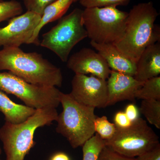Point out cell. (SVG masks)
<instances>
[{
	"label": "cell",
	"mask_w": 160,
	"mask_h": 160,
	"mask_svg": "<svg viewBox=\"0 0 160 160\" xmlns=\"http://www.w3.org/2000/svg\"><path fill=\"white\" fill-rule=\"evenodd\" d=\"M158 15L151 2L138 3L128 12L124 35L114 45L135 63L148 46L160 42L154 24Z\"/></svg>",
	"instance_id": "2"
},
{
	"label": "cell",
	"mask_w": 160,
	"mask_h": 160,
	"mask_svg": "<svg viewBox=\"0 0 160 160\" xmlns=\"http://www.w3.org/2000/svg\"><path fill=\"white\" fill-rule=\"evenodd\" d=\"M23 8L16 0L0 2V23L22 14Z\"/></svg>",
	"instance_id": "21"
},
{
	"label": "cell",
	"mask_w": 160,
	"mask_h": 160,
	"mask_svg": "<svg viewBox=\"0 0 160 160\" xmlns=\"http://www.w3.org/2000/svg\"><path fill=\"white\" fill-rule=\"evenodd\" d=\"M42 16L32 12L10 19L7 26L0 28V47H19L29 44Z\"/></svg>",
	"instance_id": "10"
},
{
	"label": "cell",
	"mask_w": 160,
	"mask_h": 160,
	"mask_svg": "<svg viewBox=\"0 0 160 160\" xmlns=\"http://www.w3.org/2000/svg\"><path fill=\"white\" fill-rule=\"evenodd\" d=\"M107 79V106L126 100L134 102L136 92L144 82L138 81L132 76L112 70Z\"/></svg>",
	"instance_id": "12"
},
{
	"label": "cell",
	"mask_w": 160,
	"mask_h": 160,
	"mask_svg": "<svg viewBox=\"0 0 160 160\" xmlns=\"http://www.w3.org/2000/svg\"><path fill=\"white\" fill-rule=\"evenodd\" d=\"M106 146L105 140L98 134L92 136L82 146V160H98L99 156Z\"/></svg>",
	"instance_id": "19"
},
{
	"label": "cell",
	"mask_w": 160,
	"mask_h": 160,
	"mask_svg": "<svg viewBox=\"0 0 160 160\" xmlns=\"http://www.w3.org/2000/svg\"><path fill=\"white\" fill-rule=\"evenodd\" d=\"M78 0H56L46 7L43 12L38 25L35 29L29 44L39 45L38 39L40 31L48 23L59 19L67 11L72 3Z\"/></svg>",
	"instance_id": "15"
},
{
	"label": "cell",
	"mask_w": 160,
	"mask_h": 160,
	"mask_svg": "<svg viewBox=\"0 0 160 160\" xmlns=\"http://www.w3.org/2000/svg\"><path fill=\"white\" fill-rule=\"evenodd\" d=\"M106 146L120 155L135 158L160 144L158 136L142 118L132 122L124 129L117 127L113 137L105 141Z\"/></svg>",
	"instance_id": "7"
},
{
	"label": "cell",
	"mask_w": 160,
	"mask_h": 160,
	"mask_svg": "<svg viewBox=\"0 0 160 160\" xmlns=\"http://www.w3.org/2000/svg\"><path fill=\"white\" fill-rule=\"evenodd\" d=\"M114 124L116 127L120 129H124L131 126L132 122L129 120L124 111L118 112L113 118Z\"/></svg>",
	"instance_id": "25"
},
{
	"label": "cell",
	"mask_w": 160,
	"mask_h": 160,
	"mask_svg": "<svg viewBox=\"0 0 160 160\" xmlns=\"http://www.w3.org/2000/svg\"><path fill=\"white\" fill-rule=\"evenodd\" d=\"M83 10L76 8L61 18L56 26L42 35L40 46L54 52L63 62H67L73 47L88 37L82 19Z\"/></svg>",
	"instance_id": "6"
},
{
	"label": "cell",
	"mask_w": 160,
	"mask_h": 160,
	"mask_svg": "<svg viewBox=\"0 0 160 160\" xmlns=\"http://www.w3.org/2000/svg\"><path fill=\"white\" fill-rule=\"evenodd\" d=\"M0 160H1V158H0Z\"/></svg>",
	"instance_id": "31"
},
{
	"label": "cell",
	"mask_w": 160,
	"mask_h": 160,
	"mask_svg": "<svg viewBox=\"0 0 160 160\" xmlns=\"http://www.w3.org/2000/svg\"><path fill=\"white\" fill-rule=\"evenodd\" d=\"M2 1H3V0H0V2H2Z\"/></svg>",
	"instance_id": "30"
},
{
	"label": "cell",
	"mask_w": 160,
	"mask_h": 160,
	"mask_svg": "<svg viewBox=\"0 0 160 160\" xmlns=\"http://www.w3.org/2000/svg\"><path fill=\"white\" fill-rule=\"evenodd\" d=\"M0 70H7L27 82L37 86L61 87L63 76L59 68L41 54L25 52L19 47L0 50Z\"/></svg>",
	"instance_id": "1"
},
{
	"label": "cell",
	"mask_w": 160,
	"mask_h": 160,
	"mask_svg": "<svg viewBox=\"0 0 160 160\" xmlns=\"http://www.w3.org/2000/svg\"><path fill=\"white\" fill-rule=\"evenodd\" d=\"M139 112L134 103H131L126 106L124 112L129 120L133 122L139 118Z\"/></svg>",
	"instance_id": "27"
},
{
	"label": "cell",
	"mask_w": 160,
	"mask_h": 160,
	"mask_svg": "<svg viewBox=\"0 0 160 160\" xmlns=\"http://www.w3.org/2000/svg\"><path fill=\"white\" fill-rule=\"evenodd\" d=\"M67 62V67L75 74H90L106 80L111 72L102 56L89 48H83L72 55Z\"/></svg>",
	"instance_id": "11"
},
{
	"label": "cell",
	"mask_w": 160,
	"mask_h": 160,
	"mask_svg": "<svg viewBox=\"0 0 160 160\" xmlns=\"http://www.w3.org/2000/svg\"><path fill=\"white\" fill-rule=\"evenodd\" d=\"M98 160H134V158L123 156L105 146L101 151Z\"/></svg>",
	"instance_id": "24"
},
{
	"label": "cell",
	"mask_w": 160,
	"mask_h": 160,
	"mask_svg": "<svg viewBox=\"0 0 160 160\" xmlns=\"http://www.w3.org/2000/svg\"><path fill=\"white\" fill-rule=\"evenodd\" d=\"M136 99L160 100V77L145 81L135 94Z\"/></svg>",
	"instance_id": "17"
},
{
	"label": "cell",
	"mask_w": 160,
	"mask_h": 160,
	"mask_svg": "<svg viewBox=\"0 0 160 160\" xmlns=\"http://www.w3.org/2000/svg\"><path fill=\"white\" fill-rule=\"evenodd\" d=\"M128 12L117 6L85 8L82 22L91 42L98 44H115L122 38Z\"/></svg>",
	"instance_id": "5"
},
{
	"label": "cell",
	"mask_w": 160,
	"mask_h": 160,
	"mask_svg": "<svg viewBox=\"0 0 160 160\" xmlns=\"http://www.w3.org/2000/svg\"><path fill=\"white\" fill-rule=\"evenodd\" d=\"M85 8L104 7L111 6H126L130 0H78Z\"/></svg>",
	"instance_id": "22"
},
{
	"label": "cell",
	"mask_w": 160,
	"mask_h": 160,
	"mask_svg": "<svg viewBox=\"0 0 160 160\" xmlns=\"http://www.w3.org/2000/svg\"><path fill=\"white\" fill-rule=\"evenodd\" d=\"M56 0H23L27 11L32 12L42 16L47 6Z\"/></svg>",
	"instance_id": "23"
},
{
	"label": "cell",
	"mask_w": 160,
	"mask_h": 160,
	"mask_svg": "<svg viewBox=\"0 0 160 160\" xmlns=\"http://www.w3.org/2000/svg\"><path fill=\"white\" fill-rule=\"evenodd\" d=\"M69 94L76 101L95 108L107 106V81L94 76L75 74L72 80Z\"/></svg>",
	"instance_id": "9"
},
{
	"label": "cell",
	"mask_w": 160,
	"mask_h": 160,
	"mask_svg": "<svg viewBox=\"0 0 160 160\" xmlns=\"http://www.w3.org/2000/svg\"><path fill=\"white\" fill-rule=\"evenodd\" d=\"M0 90L15 96L26 106L35 109H56L62 92L56 87L30 84L9 72H0Z\"/></svg>",
	"instance_id": "8"
},
{
	"label": "cell",
	"mask_w": 160,
	"mask_h": 160,
	"mask_svg": "<svg viewBox=\"0 0 160 160\" xmlns=\"http://www.w3.org/2000/svg\"><path fill=\"white\" fill-rule=\"evenodd\" d=\"M49 160H71L70 157L66 153L62 152H58L54 153Z\"/></svg>",
	"instance_id": "28"
},
{
	"label": "cell",
	"mask_w": 160,
	"mask_h": 160,
	"mask_svg": "<svg viewBox=\"0 0 160 160\" xmlns=\"http://www.w3.org/2000/svg\"><path fill=\"white\" fill-rule=\"evenodd\" d=\"M134 160H160V144L153 149L134 158Z\"/></svg>",
	"instance_id": "26"
},
{
	"label": "cell",
	"mask_w": 160,
	"mask_h": 160,
	"mask_svg": "<svg viewBox=\"0 0 160 160\" xmlns=\"http://www.w3.org/2000/svg\"><path fill=\"white\" fill-rule=\"evenodd\" d=\"M2 149H1V147H0V155H1V154H2Z\"/></svg>",
	"instance_id": "29"
},
{
	"label": "cell",
	"mask_w": 160,
	"mask_h": 160,
	"mask_svg": "<svg viewBox=\"0 0 160 160\" xmlns=\"http://www.w3.org/2000/svg\"><path fill=\"white\" fill-rule=\"evenodd\" d=\"M56 108L36 109L25 122L12 124L5 122L0 128V140L3 144L6 160H25L35 145L34 133L40 127L49 126L57 120Z\"/></svg>",
	"instance_id": "3"
},
{
	"label": "cell",
	"mask_w": 160,
	"mask_h": 160,
	"mask_svg": "<svg viewBox=\"0 0 160 160\" xmlns=\"http://www.w3.org/2000/svg\"><path fill=\"white\" fill-rule=\"evenodd\" d=\"M160 74V42L152 44L145 49L136 63L134 77L144 82Z\"/></svg>",
	"instance_id": "14"
},
{
	"label": "cell",
	"mask_w": 160,
	"mask_h": 160,
	"mask_svg": "<svg viewBox=\"0 0 160 160\" xmlns=\"http://www.w3.org/2000/svg\"><path fill=\"white\" fill-rule=\"evenodd\" d=\"M36 109L14 102L5 93L0 91V112L5 117V122L19 124L34 114Z\"/></svg>",
	"instance_id": "16"
},
{
	"label": "cell",
	"mask_w": 160,
	"mask_h": 160,
	"mask_svg": "<svg viewBox=\"0 0 160 160\" xmlns=\"http://www.w3.org/2000/svg\"><path fill=\"white\" fill-rule=\"evenodd\" d=\"M90 45L104 59L111 70L134 77L136 63L126 57L113 44H98L90 42Z\"/></svg>",
	"instance_id": "13"
},
{
	"label": "cell",
	"mask_w": 160,
	"mask_h": 160,
	"mask_svg": "<svg viewBox=\"0 0 160 160\" xmlns=\"http://www.w3.org/2000/svg\"><path fill=\"white\" fill-rule=\"evenodd\" d=\"M94 130L101 138L107 141L113 137L116 132L117 127L114 123L109 122L106 116L96 117L94 121Z\"/></svg>",
	"instance_id": "20"
},
{
	"label": "cell",
	"mask_w": 160,
	"mask_h": 160,
	"mask_svg": "<svg viewBox=\"0 0 160 160\" xmlns=\"http://www.w3.org/2000/svg\"><path fill=\"white\" fill-rule=\"evenodd\" d=\"M63 110L58 117L57 132L66 138L73 149L82 146L95 133V108L80 104L69 94L62 92Z\"/></svg>",
	"instance_id": "4"
},
{
	"label": "cell",
	"mask_w": 160,
	"mask_h": 160,
	"mask_svg": "<svg viewBox=\"0 0 160 160\" xmlns=\"http://www.w3.org/2000/svg\"><path fill=\"white\" fill-rule=\"evenodd\" d=\"M139 110L149 124L160 129V100H142Z\"/></svg>",
	"instance_id": "18"
}]
</instances>
